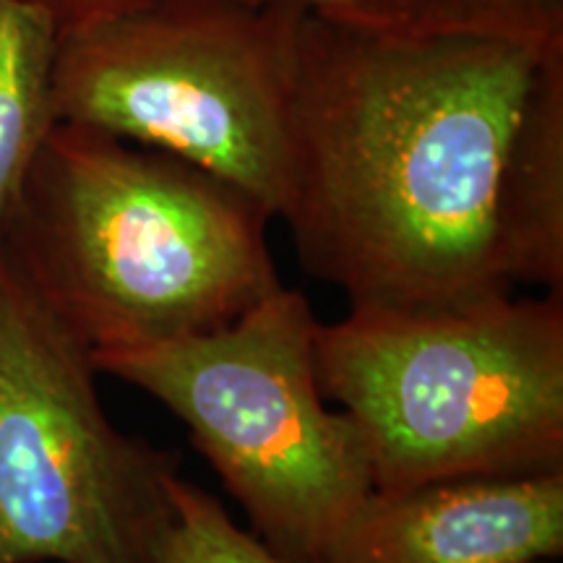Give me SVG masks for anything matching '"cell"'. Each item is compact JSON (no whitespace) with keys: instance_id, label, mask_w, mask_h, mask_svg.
I'll use <instances>...</instances> for the list:
<instances>
[{"instance_id":"cell-12","label":"cell","mask_w":563,"mask_h":563,"mask_svg":"<svg viewBox=\"0 0 563 563\" xmlns=\"http://www.w3.org/2000/svg\"><path fill=\"white\" fill-rule=\"evenodd\" d=\"M530 563H559V561H555V559H553V561H530Z\"/></svg>"},{"instance_id":"cell-2","label":"cell","mask_w":563,"mask_h":563,"mask_svg":"<svg viewBox=\"0 0 563 563\" xmlns=\"http://www.w3.org/2000/svg\"><path fill=\"white\" fill-rule=\"evenodd\" d=\"M272 220L264 203L191 162L55 123L0 245L95 357L209 332L277 292Z\"/></svg>"},{"instance_id":"cell-5","label":"cell","mask_w":563,"mask_h":563,"mask_svg":"<svg viewBox=\"0 0 563 563\" xmlns=\"http://www.w3.org/2000/svg\"><path fill=\"white\" fill-rule=\"evenodd\" d=\"M316 329L306 295L282 285L224 327L91 357L188 428L251 532L287 563H319L376 488L357 426L323 402Z\"/></svg>"},{"instance_id":"cell-1","label":"cell","mask_w":563,"mask_h":563,"mask_svg":"<svg viewBox=\"0 0 563 563\" xmlns=\"http://www.w3.org/2000/svg\"><path fill=\"white\" fill-rule=\"evenodd\" d=\"M563 37L394 34L306 13L279 220L350 308L509 292L496 269L506 170Z\"/></svg>"},{"instance_id":"cell-11","label":"cell","mask_w":563,"mask_h":563,"mask_svg":"<svg viewBox=\"0 0 563 563\" xmlns=\"http://www.w3.org/2000/svg\"><path fill=\"white\" fill-rule=\"evenodd\" d=\"M170 519L154 563H287L253 532L232 522L214 496L175 473L167 481Z\"/></svg>"},{"instance_id":"cell-6","label":"cell","mask_w":563,"mask_h":563,"mask_svg":"<svg viewBox=\"0 0 563 563\" xmlns=\"http://www.w3.org/2000/svg\"><path fill=\"white\" fill-rule=\"evenodd\" d=\"M95 376L0 245V563H154L178 460L118 431Z\"/></svg>"},{"instance_id":"cell-4","label":"cell","mask_w":563,"mask_h":563,"mask_svg":"<svg viewBox=\"0 0 563 563\" xmlns=\"http://www.w3.org/2000/svg\"><path fill=\"white\" fill-rule=\"evenodd\" d=\"M308 9L150 0L58 34L55 121L191 162L279 220Z\"/></svg>"},{"instance_id":"cell-3","label":"cell","mask_w":563,"mask_h":563,"mask_svg":"<svg viewBox=\"0 0 563 563\" xmlns=\"http://www.w3.org/2000/svg\"><path fill=\"white\" fill-rule=\"evenodd\" d=\"M316 373L378 490L563 470V295L355 306L319 321Z\"/></svg>"},{"instance_id":"cell-9","label":"cell","mask_w":563,"mask_h":563,"mask_svg":"<svg viewBox=\"0 0 563 563\" xmlns=\"http://www.w3.org/2000/svg\"><path fill=\"white\" fill-rule=\"evenodd\" d=\"M51 13L58 30L150 0H32ZM319 16L394 34L483 32L506 37H563V0H279Z\"/></svg>"},{"instance_id":"cell-10","label":"cell","mask_w":563,"mask_h":563,"mask_svg":"<svg viewBox=\"0 0 563 563\" xmlns=\"http://www.w3.org/2000/svg\"><path fill=\"white\" fill-rule=\"evenodd\" d=\"M58 24L32 0H0V228L55 123Z\"/></svg>"},{"instance_id":"cell-8","label":"cell","mask_w":563,"mask_h":563,"mask_svg":"<svg viewBox=\"0 0 563 563\" xmlns=\"http://www.w3.org/2000/svg\"><path fill=\"white\" fill-rule=\"evenodd\" d=\"M496 269L509 290L534 285L563 295V66L534 91L514 139Z\"/></svg>"},{"instance_id":"cell-7","label":"cell","mask_w":563,"mask_h":563,"mask_svg":"<svg viewBox=\"0 0 563 563\" xmlns=\"http://www.w3.org/2000/svg\"><path fill=\"white\" fill-rule=\"evenodd\" d=\"M563 553V470L373 488L319 563H530Z\"/></svg>"}]
</instances>
